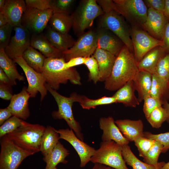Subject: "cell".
Returning a JSON list of instances; mask_svg holds the SVG:
<instances>
[{
  "label": "cell",
  "mask_w": 169,
  "mask_h": 169,
  "mask_svg": "<svg viewBox=\"0 0 169 169\" xmlns=\"http://www.w3.org/2000/svg\"><path fill=\"white\" fill-rule=\"evenodd\" d=\"M104 13L96 0H84L71 15L75 33L79 36L93 25L95 19Z\"/></svg>",
  "instance_id": "obj_5"
},
{
  "label": "cell",
  "mask_w": 169,
  "mask_h": 169,
  "mask_svg": "<svg viewBox=\"0 0 169 169\" xmlns=\"http://www.w3.org/2000/svg\"><path fill=\"white\" fill-rule=\"evenodd\" d=\"M49 23L53 29L64 33H68L73 24L71 15L64 13H53Z\"/></svg>",
  "instance_id": "obj_33"
},
{
  "label": "cell",
  "mask_w": 169,
  "mask_h": 169,
  "mask_svg": "<svg viewBox=\"0 0 169 169\" xmlns=\"http://www.w3.org/2000/svg\"><path fill=\"white\" fill-rule=\"evenodd\" d=\"M163 13L169 19V0H165V5Z\"/></svg>",
  "instance_id": "obj_56"
},
{
  "label": "cell",
  "mask_w": 169,
  "mask_h": 169,
  "mask_svg": "<svg viewBox=\"0 0 169 169\" xmlns=\"http://www.w3.org/2000/svg\"><path fill=\"white\" fill-rule=\"evenodd\" d=\"M59 139V135L55 129L50 126L46 127L40 141V151L44 157L50 154Z\"/></svg>",
  "instance_id": "obj_29"
},
{
  "label": "cell",
  "mask_w": 169,
  "mask_h": 169,
  "mask_svg": "<svg viewBox=\"0 0 169 169\" xmlns=\"http://www.w3.org/2000/svg\"><path fill=\"white\" fill-rule=\"evenodd\" d=\"M99 126L103 131L101 136L102 141L112 140L123 146L129 142L123 136L111 117H102L99 120Z\"/></svg>",
  "instance_id": "obj_19"
},
{
  "label": "cell",
  "mask_w": 169,
  "mask_h": 169,
  "mask_svg": "<svg viewBox=\"0 0 169 169\" xmlns=\"http://www.w3.org/2000/svg\"><path fill=\"white\" fill-rule=\"evenodd\" d=\"M96 31L90 30L79 37L74 45L63 53L66 62L72 58L81 57L87 58L92 55L97 48Z\"/></svg>",
  "instance_id": "obj_10"
},
{
  "label": "cell",
  "mask_w": 169,
  "mask_h": 169,
  "mask_svg": "<svg viewBox=\"0 0 169 169\" xmlns=\"http://www.w3.org/2000/svg\"><path fill=\"white\" fill-rule=\"evenodd\" d=\"M155 141L143 136L137 139L134 142L139 152V156L143 158L153 145Z\"/></svg>",
  "instance_id": "obj_43"
},
{
  "label": "cell",
  "mask_w": 169,
  "mask_h": 169,
  "mask_svg": "<svg viewBox=\"0 0 169 169\" xmlns=\"http://www.w3.org/2000/svg\"><path fill=\"white\" fill-rule=\"evenodd\" d=\"M118 13L131 26L143 29L146 20L148 8L143 0H114Z\"/></svg>",
  "instance_id": "obj_8"
},
{
  "label": "cell",
  "mask_w": 169,
  "mask_h": 169,
  "mask_svg": "<svg viewBox=\"0 0 169 169\" xmlns=\"http://www.w3.org/2000/svg\"><path fill=\"white\" fill-rule=\"evenodd\" d=\"M6 18L2 12H0V27L8 23Z\"/></svg>",
  "instance_id": "obj_55"
},
{
  "label": "cell",
  "mask_w": 169,
  "mask_h": 169,
  "mask_svg": "<svg viewBox=\"0 0 169 169\" xmlns=\"http://www.w3.org/2000/svg\"><path fill=\"white\" fill-rule=\"evenodd\" d=\"M143 101V110L146 118L155 109L163 105L159 100L150 95L146 97Z\"/></svg>",
  "instance_id": "obj_44"
},
{
  "label": "cell",
  "mask_w": 169,
  "mask_h": 169,
  "mask_svg": "<svg viewBox=\"0 0 169 169\" xmlns=\"http://www.w3.org/2000/svg\"><path fill=\"white\" fill-rule=\"evenodd\" d=\"M45 128L23 120L20 126L7 136L18 146L33 154L40 151L41 139Z\"/></svg>",
  "instance_id": "obj_3"
},
{
  "label": "cell",
  "mask_w": 169,
  "mask_h": 169,
  "mask_svg": "<svg viewBox=\"0 0 169 169\" xmlns=\"http://www.w3.org/2000/svg\"><path fill=\"white\" fill-rule=\"evenodd\" d=\"M130 27L131 26L121 15L113 11L104 13L100 16L98 28L108 29L112 32L134 54L133 47L130 35Z\"/></svg>",
  "instance_id": "obj_7"
},
{
  "label": "cell",
  "mask_w": 169,
  "mask_h": 169,
  "mask_svg": "<svg viewBox=\"0 0 169 169\" xmlns=\"http://www.w3.org/2000/svg\"><path fill=\"white\" fill-rule=\"evenodd\" d=\"M89 71V79L96 84L99 81V69L97 61L93 55L86 58L84 63Z\"/></svg>",
  "instance_id": "obj_40"
},
{
  "label": "cell",
  "mask_w": 169,
  "mask_h": 169,
  "mask_svg": "<svg viewBox=\"0 0 169 169\" xmlns=\"http://www.w3.org/2000/svg\"><path fill=\"white\" fill-rule=\"evenodd\" d=\"M50 0H26L27 8L43 11L50 9Z\"/></svg>",
  "instance_id": "obj_46"
},
{
  "label": "cell",
  "mask_w": 169,
  "mask_h": 169,
  "mask_svg": "<svg viewBox=\"0 0 169 169\" xmlns=\"http://www.w3.org/2000/svg\"><path fill=\"white\" fill-rule=\"evenodd\" d=\"M152 74L147 72L139 70L133 80L134 88L138 94L140 103L150 95L152 82Z\"/></svg>",
  "instance_id": "obj_27"
},
{
  "label": "cell",
  "mask_w": 169,
  "mask_h": 169,
  "mask_svg": "<svg viewBox=\"0 0 169 169\" xmlns=\"http://www.w3.org/2000/svg\"><path fill=\"white\" fill-rule=\"evenodd\" d=\"M130 35L136 60L139 63L149 51L158 46H163L162 41L153 37L140 28L131 26Z\"/></svg>",
  "instance_id": "obj_11"
},
{
  "label": "cell",
  "mask_w": 169,
  "mask_h": 169,
  "mask_svg": "<svg viewBox=\"0 0 169 169\" xmlns=\"http://www.w3.org/2000/svg\"><path fill=\"white\" fill-rule=\"evenodd\" d=\"M45 86L54 99L58 106V110L54 111L52 113L53 117L56 119H64L70 129L74 131L76 136L83 141V135L81 132V126L79 123L75 119L72 109L73 103H79L82 95L74 92L69 97H66L59 93L46 84Z\"/></svg>",
  "instance_id": "obj_4"
},
{
  "label": "cell",
  "mask_w": 169,
  "mask_h": 169,
  "mask_svg": "<svg viewBox=\"0 0 169 169\" xmlns=\"http://www.w3.org/2000/svg\"><path fill=\"white\" fill-rule=\"evenodd\" d=\"M14 28L9 23L0 27V49H5L9 44Z\"/></svg>",
  "instance_id": "obj_45"
},
{
  "label": "cell",
  "mask_w": 169,
  "mask_h": 169,
  "mask_svg": "<svg viewBox=\"0 0 169 169\" xmlns=\"http://www.w3.org/2000/svg\"><path fill=\"white\" fill-rule=\"evenodd\" d=\"M55 131L59 134L60 139L66 140L73 147L80 158V167H84L90 161L96 150L79 139L71 129H55Z\"/></svg>",
  "instance_id": "obj_15"
},
{
  "label": "cell",
  "mask_w": 169,
  "mask_h": 169,
  "mask_svg": "<svg viewBox=\"0 0 169 169\" xmlns=\"http://www.w3.org/2000/svg\"><path fill=\"white\" fill-rule=\"evenodd\" d=\"M53 14L50 9L41 11L27 8L23 15L21 24L31 34L41 33L46 28Z\"/></svg>",
  "instance_id": "obj_13"
},
{
  "label": "cell",
  "mask_w": 169,
  "mask_h": 169,
  "mask_svg": "<svg viewBox=\"0 0 169 169\" xmlns=\"http://www.w3.org/2000/svg\"><path fill=\"white\" fill-rule=\"evenodd\" d=\"M122 146L113 141H102L90 161L104 164L115 169H129L122 154Z\"/></svg>",
  "instance_id": "obj_6"
},
{
  "label": "cell",
  "mask_w": 169,
  "mask_h": 169,
  "mask_svg": "<svg viewBox=\"0 0 169 169\" xmlns=\"http://www.w3.org/2000/svg\"><path fill=\"white\" fill-rule=\"evenodd\" d=\"M69 154V151L59 141L50 154L43 157L46 164L45 169H57L59 163H67L65 158Z\"/></svg>",
  "instance_id": "obj_28"
},
{
  "label": "cell",
  "mask_w": 169,
  "mask_h": 169,
  "mask_svg": "<svg viewBox=\"0 0 169 169\" xmlns=\"http://www.w3.org/2000/svg\"><path fill=\"white\" fill-rule=\"evenodd\" d=\"M12 86L0 83V97L5 100H10L13 95Z\"/></svg>",
  "instance_id": "obj_49"
},
{
  "label": "cell",
  "mask_w": 169,
  "mask_h": 169,
  "mask_svg": "<svg viewBox=\"0 0 169 169\" xmlns=\"http://www.w3.org/2000/svg\"><path fill=\"white\" fill-rule=\"evenodd\" d=\"M167 118L166 111L162 106L155 109L146 119L152 127L159 128L166 121Z\"/></svg>",
  "instance_id": "obj_36"
},
{
  "label": "cell",
  "mask_w": 169,
  "mask_h": 169,
  "mask_svg": "<svg viewBox=\"0 0 169 169\" xmlns=\"http://www.w3.org/2000/svg\"><path fill=\"white\" fill-rule=\"evenodd\" d=\"M1 138L0 169H17L25 158L33 155L16 145L7 135Z\"/></svg>",
  "instance_id": "obj_9"
},
{
  "label": "cell",
  "mask_w": 169,
  "mask_h": 169,
  "mask_svg": "<svg viewBox=\"0 0 169 169\" xmlns=\"http://www.w3.org/2000/svg\"><path fill=\"white\" fill-rule=\"evenodd\" d=\"M97 48L107 51L116 56L125 45L123 41L110 31L98 28Z\"/></svg>",
  "instance_id": "obj_17"
},
{
  "label": "cell",
  "mask_w": 169,
  "mask_h": 169,
  "mask_svg": "<svg viewBox=\"0 0 169 169\" xmlns=\"http://www.w3.org/2000/svg\"><path fill=\"white\" fill-rule=\"evenodd\" d=\"M143 136L160 142L163 146L162 153H166L169 149V132L154 134L148 131L144 132Z\"/></svg>",
  "instance_id": "obj_42"
},
{
  "label": "cell",
  "mask_w": 169,
  "mask_h": 169,
  "mask_svg": "<svg viewBox=\"0 0 169 169\" xmlns=\"http://www.w3.org/2000/svg\"><path fill=\"white\" fill-rule=\"evenodd\" d=\"M14 60L9 58L4 49H0V68L16 85V80L23 81L24 77L18 72Z\"/></svg>",
  "instance_id": "obj_30"
},
{
  "label": "cell",
  "mask_w": 169,
  "mask_h": 169,
  "mask_svg": "<svg viewBox=\"0 0 169 169\" xmlns=\"http://www.w3.org/2000/svg\"><path fill=\"white\" fill-rule=\"evenodd\" d=\"M22 57L28 66L41 73L46 58L44 55L30 46L24 52Z\"/></svg>",
  "instance_id": "obj_34"
},
{
  "label": "cell",
  "mask_w": 169,
  "mask_h": 169,
  "mask_svg": "<svg viewBox=\"0 0 169 169\" xmlns=\"http://www.w3.org/2000/svg\"><path fill=\"white\" fill-rule=\"evenodd\" d=\"M122 146V154L125 163L132 169H161L164 165V161L160 162L158 166L147 164L138 159L131 151L128 145Z\"/></svg>",
  "instance_id": "obj_31"
},
{
  "label": "cell",
  "mask_w": 169,
  "mask_h": 169,
  "mask_svg": "<svg viewBox=\"0 0 169 169\" xmlns=\"http://www.w3.org/2000/svg\"><path fill=\"white\" fill-rule=\"evenodd\" d=\"M156 74L166 81L169 85V52L160 60Z\"/></svg>",
  "instance_id": "obj_41"
},
{
  "label": "cell",
  "mask_w": 169,
  "mask_h": 169,
  "mask_svg": "<svg viewBox=\"0 0 169 169\" xmlns=\"http://www.w3.org/2000/svg\"><path fill=\"white\" fill-rule=\"evenodd\" d=\"M163 145L159 141H155L151 148L143 158L144 162L147 164L158 166L160 162H158V159L162 152Z\"/></svg>",
  "instance_id": "obj_37"
},
{
  "label": "cell",
  "mask_w": 169,
  "mask_h": 169,
  "mask_svg": "<svg viewBox=\"0 0 169 169\" xmlns=\"http://www.w3.org/2000/svg\"><path fill=\"white\" fill-rule=\"evenodd\" d=\"M13 60L24 73L28 83L27 90L30 97H35L39 92L41 95V101H42L47 95L48 90L45 86V80L42 74L37 72L28 66L22 56Z\"/></svg>",
  "instance_id": "obj_12"
},
{
  "label": "cell",
  "mask_w": 169,
  "mask_h": 169,
  "mask_svg": "<svg viewBox=\"0 0 169 169\" xmlns=\"http://www.w3.org/2000/svg\"><path fill=\"white\" fill-rule=\"evenodd\" d=\"M13 115L8 107L0 110V125H2Z\"/></svg>",
  "instance_id": "obj_51"
},
{
  "label": "cell",
  "mask_w": 169,
  "mask_h": 169,
  "mask_svg": "<svg viewBox=\"0 0 169 169\" xmlns=\"http://www.w3.org/2000/svg\"><path fill=\"white\" fill-rule=\"evenodd\" d=\"M24 87L20 92L13 95L7 107L13 116L23 120H26L29 117L30 112L28 100L30 95Z\"/></svg>",
  "instance_id": "obj_18"
},
{
  "label": "cell",
  "mask_w": 169,
  "mask_h": 169,
  "mask_svg": "<svg viewBox=\"0 0 169 169\" xmlns=\"http://www.w3.org/2000/svg\"><path fill=\"white\" fill-rule=\"evenodd\" d=\"M162 41L164 43L163 46L167 52H169V22L165 28Z\"/></svg>",
  "instance_id": "obj_52"
},
{
  "label": "cell",
  "mask_w": 169,
  "mask_h": 169,
  "mask_svg": "<svg viewBox=\"0 0 169 169\" xmlns=\"http://www.w3.org/2000/svg\"><path fill=\"white\" fill-rule=\"evenodd\" d=\"M14 29L15 34L4 49L7 55L13 59L22 56L30 46L31 36L30 32L22 25L15 26Z\"/></svg>",
  "instance_id": "obj_14"
},
{
  "label": "cell",
  "mask_w": 169,
  "mask_h": 169,
  "mask_svg": "<svg viewBox=\"0 0 169 169\" xmlns=\"http://www.w3.org/2000/svg\"><path fill=\"white\" fill-rule=\"evenodd\" d=\"M79 103L83 108L89 110L94 109L98 106L116 103V100L113 96L110 97L104 96L98 99H92L82 95Z\"/></svg>",
  "instance_id": "obj_35"
},
{
  "label": "cell",
  "mask_w": 169,
  "mask_h": 169,
  "mask_svg": "<svg viewBox=\"0 0 169 169\" xmlns=\"http://www.w3.org/2000/svg\"><path fill=\"white\" fill-rule=\"evenodd\" d=\"M139 70L134 54L125 45L116 56L111 72L104 82L105 88L110 91L118 90L132 80Z\"/></svg>",
  "instance_id": "obj_1"
},
{
  "label": "cell",
  "mask_w": 169,
  "mask_h": 169,
  "mask_svg": "<svg viewBox=\"0 0 169 169\" xmlns=\"http://www.w3.org/2000/svg\"><path fill=\"white\" fill-rule=\"evenodd\" d=\"M44 34L51 44L62 53L72 47L75 42L69 33L56 31L49 26L46 28Z\"/></svg>",
  "instance_id": "obj_25"
},
{
  "label": "cell",
  "mask_w": 169,
  "mask_h": 169,
  "mask_svg": "<svg viewBox=\"0 0 169 169\" xmlns=\"http://www.w3.org/2000/svg\"><path fill=\"white\" fill-rule=\"evenodd\" d=\"M23 120L13 116L6 120L0 127V137L7 135L20 126Z\"/></svg>",
  "instance_id": "obj_38"
},
{
  "label": "cell",
  "mask_w": 169,
  "mask_h": 169,
  "mask_svg": "<svg viewBox=\"0 0 169 169\" xmlns=\"http://www.w3.org/2000/svg\"><path fill=\"white\" fill-rule=\"evenodd\" d=\"M92 55L98 64L99 81L105 82L111 72L116 56L107 51L98 48Z\"/></svg>",
  "instance_id": "obj_22"
},
{
  "label": "cell",
  "mask_w": 169,
  "mask_h": 169,
  "mask_svg": "<svg viewBox=\"0 0 169 169\" xmlns=\"http://www.w3.org/2000/svg\"><path fill=\"white\" fill-rule=\"evenodd\" d=\"M167 53L163 46H159L152 49L138 63L139 70L152 74H156L160 60Z\"/></svg>",
  "instance_id": "obj_20"
},
{
  "label": "cell",
  "mask_w": 169,
  "mask_h": 169,
  "mask_svg": "<svg viewBox=\"0 0 169 169\" xmlns=\"http://www.w3.org/2000/svg\"><path fill=\"white\" fill-rule=\"evenodd\" d=\"M30 46L39 50L46 58H63L62 53L55 48L42 33L31 34Z\"/></svg>",
  "instance_id": "obj_24"
},
{
  "label": "cell",
  "mask_w": 169,
  "mask_h": 169,
  "mask_svg": "<svg viewBox=\"0 0 169 169\" xmlns=\"http://www.w3.org/2000/svg\"><path fill=\"white\" fill-rule=\"evenodd\" d=\"M6 0H0V12H2L5 6Z\"/></svg>",
  "instance_id": "obj_58"
},
{
  "label": "cell",
  "mask_w": 169,
  "mask_h": 169,
  "mask_svg": "<svg viewBox=\"0 0 169 169\" xmlns=\"http://www.w3.org/2000/svg\"><path fill=\"white\" fill-rule=\"evenodd\" d=\"M150 95L158 99L163 105L169 100V85L156 74H152Z\"/></svg>",
  "instance_id": "obj_32"
},
{
  "label": "cell",
  "mask_w": 169,
  "mask_h": 169,
  "mask_svg": "<svg viewBox=\"0 0 169 169\" xmlns=\"http://www.w3.org/2000/svg\"><path fill=\"white\" fill-rule=\"evenodd\" d=\"M148 8L163 13L165 0H143Z\"/></svg>",
  "instance_id": "obj_47"
},
{
  "label": "cell",
  "mask_w": 169,
  "mask_h": 169,
  "mask_svg": "<svg viewBox=\"0 0 169 169\" xmlns=\"http://www.w3.org/2000/svg\"><path fill=\"white\" fill-rule=\"evenodd\" d=\"M86 58L78 57L71 58L66 62L64 64L65 68L69 69L82 64H84Z\"/></svg>",
  "instance_id": "obj_50"
},
{
  "label": "cell",
  "mask_w": 169,
  "mask_h": 169,
  "mask_svg": "<svg viewBox=\"0 0 169 169\" xmlns=\"http://www.w3.org/2000/svg\"><path fill=\"white\" fill-rule=\"evenodd\" d=\"M63 58H46L41 73L46 83L52 89H59L61 84L68 81L75 85L81 84L80 75L75 68L66 69Z\"/></svg>",
  "instance_id": "obj_2"
},
{
  "label": "cell",
  "mask_w": 169,
  "mask_h": 169,
  "mask_svg": "<svg viewBox=\"0 0 169 169\" xmlns=\"http://www.w3.org/2000/svg\"><path fill=\"white\" fill-rule=\"evenodd\" d=\"M135 90L133 81L131 80L117 90L113 96L116 103H121L126 106L134 108L140 103L135 95Z\"/></svg>",
  "instance_id": "obj_26"
},
{
  "label": "cell",
  "mask_w": 169,
  "mask_h": 169,
  "mask_svg": "<svg viewBox=\"0 0 169 169\" xmlns=\"http://www.w3.org/2000/svg\"><path fill=\"white\" fill-rule=\"evenodd\" d=\"M162 106L165 110L167 113V118L166 121L169 123V103L168 102H166Z\"/></svg>",
  "instance_id": "obj_57"
},
{
  "label": "cell",
  "mask_w": 169,
  "mask_h": 169,
  "mask_svg": "<svg viewBox=\"0 0 169 169\" xmlns=\"http://www.w3.org/2000/svg\"><path fill=\"white\" fill-rule=\"evenodd\" d=\"M91 169H115L111 167L99 163H94L93 167Z\"/></svg>",
  "instance_id": "obj_54"
},
{
  "label": "cell",
  "mask_w": 169,
  "mask_h": 169,
  "mask_svg": "<svg viewBox=\"0 0 169 169\" xmlns=\"http://www.w3.org/2000/svg\"><path fill=\"white\" fill-rule=\"evenodd\" d=\"M74 2V0H50V9L52 10L53 13L69 14Z\"/></svg>",
  "instance_id": "obj_39"
},
{
  "label": "cell",
  "mask_w": 169,
  "mask_h": 169,
  "mask_svg": "<svg viewBox=\"0 0 169 169\" xmlns=\"http://www.w3.org/2000/svg\"><path fill=\"white\" fill-rule=\"evenodd\" d=\"M115 123L125 137L129 141L143 136V124L141 120H118Z\"/></svg>",
  "instance_id": "obj_23"
},
{
  "label": "cell",
  "mask_w": 169,
  "mask_h": 169,
  "mask_svg": "<svg viewBox=\"0 0 169 169\" xmlns=\"http://www.w3.org/2000/svg\"><path fill=\"white\" fill-rule=\"evenodd\" d=\"M148 9L147 17L143 29L156 39L162 41L169 19L163 13L151 8Z\"/></svg>",
  "instance_id": "obj_16"
},
{
  "label": "cell",
  "mask_w": 169,
  "mask_h": 169,
  "mask_svg": "<svg viewBox=\"0 0 169 169\" xmlns=\"http://www.w3.org/2000/svg\"><path fill=\"white\" fill-rule=\"evenodd\" d=\"M27 7L23 0H7L2 12L8 23L14 27L21 24L23 15Z\"/></svg>",
  "instance_id": "obj_21"
},
{
  "label": "cell",
  "mask_w": 169,
  "mask_h": 169,
  "mask_svg": "<svg viewBox=\"0 0 169 169\" xmlns=\"http://www.w3.org/2000/svg\"><path fill=\"white\" fill-rule=\"evenodd\" d=\"M0 83L12 86L16 85L12 82L3 70L0 68Z\"/></svg>",
  "instance_id": "obj_53"
},
{
  "label": "cell",
  "mask_w": 169,
  "mask_h": 169,
  "mask_svg": "<svg viewBox=\"0 0 169 169\" xmlns=\"http://www.w3.org/2000/svg\"><path fill=\"white\" fill-rule=\"evenodd\" d=\"M96 1L104 13L113 11L117 12L115 4L113 0H97Z\"/></svg>",
  "instance_id": "obj_48"
},
{
  "label": "cell",
  "mask_w": 169,
  "mask_h": 169,
  "mask_svg": "<svg viewBox=\"0 0 169 169\" xmlns=\"http://www.w3.org/2000/svg\"><path fill=\"white\" fill-rule=\"evenodd\" d=\"M161 169H169V161L167 163H165Z\"/></svg>",
  "instance_id": "obj_59"
}]
</instances>
